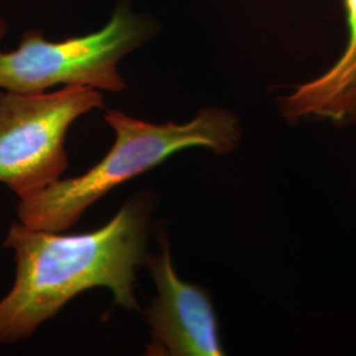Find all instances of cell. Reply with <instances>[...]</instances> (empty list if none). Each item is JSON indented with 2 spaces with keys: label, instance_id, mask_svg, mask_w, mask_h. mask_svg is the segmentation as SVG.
<instances>
[{
  "label": "cell",
  "instance_id": "6da1fadb",
  "mask_svg": "<svg viewBox=\"0 0 356 356\" xmlns=\"http://www.w3.org/2000/svg\"><path fill=\"white\" fill-rule=\"evenodd\" d=\"M152 206L149 194H139L106 226L83 234L13 223L4 247L15 254L16 276L0 300V344L28 339L76 294L94 288H107L115 304L139 310L136 269L147 263Z\"/></svg>",
  "mask_w": 356,
  "mask_h": 356
},
{
  "label": "cell",
  "instance_id": "7a4b0ae2",
  "mask_svg": "<svg viewBox=\"0 0 356 356\" xmlns=\"http://www.w3.org/2000/svg\"><path fill=\"white\" fill-rule=\"evenodd\" d=\"M104 119L116 135L113 148L86 173L60 178L44 191L20 200V223L45 231L69 229L107 193L163 164L170 156L191 147L227 154L238 148L242 138L238 116L222 107L204 108L184 124H153L116 110L107 111Z\"/></svg>",
  "mask_w": 356,
  "mask_h": 356
},
{
  "label": "cell",
  "instance_id": "3957f363",
  "mask_svg": "<svg viewBox=\"0 0 356 356\" xmlns=\"http://www.w3.org/2000/svg\"><path fill=\"white\" fill-rule=\"evenodd\" d=\"M153 23L120 3L95 33L65 41L26 31L15 51H0V89L36 94L57 85L122 91L118 65L152 36Z\"/></svg>",
  "mask_w": 356,
  "mask_h": 356
},
{
  "label": "cell",
  "instance_id": "277c9868",
  "mask_svg": "<svg viewBox=\"0 0 356 356\" xmlns=\"http://www.w3.org/2000/svg\"><path fill=\"white\" fill-rule=\"evenodd\" d=\"M102 92L64 86L53 92L0 91V182L24 200L58 181L69 166L67 129L103 108Z\"/></svg>",
  "mask_w": 356,
  "mask_h": 356
},
{
  "label": "cell",
  "instance_id": "5b68a950",
  "mask_svg": "<svg viewBox=\"0 0 356 356\" xmlns=\"http://www.w3.org/2000/svg\"><path fill=\"white\" fill-rule=\"evenodd\" d=\"M159 242L160 252L148 254L145 263L157 288V297L145 312L151 330L147 355H225L210 294L178 277L165 234Z\"/></svg>",
  "mask_w": 356,
  "mask_h": 356
},
{
  "label": "cell",
  "instance_id": "8992f818",
  "mask_svg": "<svg viewBox=\"0 0 356 356\" xmlns=\"http://www.w3.org/2000/svg\"><path fill=\"white\" fill-rule=\"evenodd\" d=\"M348 38L337 63L323 74L281 97V114L289 122L329 120L337 126L356 122V0H344Z\"/></svg>",
  "mask_w": 356,
  "mask_h": 356
},
{
  "label": "cell",
  "instance_id": "52a82bcc",
  "mask_svg": "<svg viewBox=\"0 0 356 356\" xmlns=\"http://www.w3.org/2000/svg\"><path fill=\"white\" fill-rule=\"evenodd\" d=\"M7 35V23L0 20V41Z\"/></svg>",
  "mask_w": 356,
  "mask_h": 356
}]
</instances>
